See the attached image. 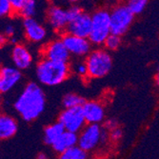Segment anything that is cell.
<instances>
[{
	"mask_svg": "<svg viewBox=\"0 0 159 159\" xmlns=\"http://www.w3.org/2000/svg\"><path fill=\"white\" fill-rule=\"evenodd\" d=\"M91 32L88 37L92 45H103L105 39L111 34L110 11L106 9H98L91 14Z\"/></svg>",
	"mask_w": 159,
	"mask_h": 159,
	"instance_id": "277c9868",
	"label": "cell"
},
{
	"mask_svg": "<svg viewBox=\"0 0 159 159\" xmlns=\"http://www.w3.org/2000/svg\"><path fill=\"white\" fill-rule=\"evenodd\" d=\"M37 11V4L34 0H24V5L17 16H21L23 19L34 18Z\"/></svg>",
	"mask_w": 159,
	"mask_h": 159,
	"instance_id": "ffe728a7",
	"label": "cell"
},
{
	"mask_svg": "<svg viewBox=\"0 0 159 159\" xmlns=\"http://www.w3.org/2000/svg\"><path fill=\"white\" fill-rule=\"evenodd\" d=\"M83 11H84L83 9L81 7H79L78 5H71V6H70L66 10L68 23L70 22V21H73V20H75V18H77Z\"/></svg>",
	"mask_w": 159,
	"mask_h": 159,
	"instance_id": "cb8c5ba5",
	"label": "cell"
},
{
	"mask_svg": "<svg viewBox=\"0 0 159 159\" xmlns=\"http://www.w3.org/2000/svg\"><path fill=\"white\" fill-rule=\"evenodd\" d=\"M103 45L106 48V51H115V50H117L121 45V37L111 34L105 39Z\"/></svg>",
	"mask_w": 159,
	"mask_h": 159,
	"instance_id": "603a6c76",
	"label": "cell"
},
{
	"mask_svg": "<svg viewBox=\"0 0 159 159\" xmlns=\"http://www.w3.org/2000/svg\"><path fill=\"white\" fill-rule=\"evenodd\" d=\"M85 64L89 77L102 78L111 71L112 58L108 51L104 49H96L87 55Z\"/></svg>",
	"mask_w": 159,
	"mask_h": 159,
	"instance_id": "3957f363",
	"label": "cell"
},
{
	"mask_svg": "<svg viewBox=\"0 0 159 159\" xmlns=\"http://www.w3.org/2000/svg\"><path fill=\"white\" fill-rule=\"evenodd\" d=\"M18 123L12 116L5 113L0 114V140H7L16 135Z\"/></svg>",
	"mask_w": 159,
	"mask_h": 159,
	"instance_id": "2e32d148",
	"label": "cell"
},
{
	"mask_svg": "<svg viewBox=\"0 0 159 159\" xmlns=\"http://www.w3.org/2000/svg\"><path fill=\"white\" fill-rule=\"evenodd\" d=\"M85 101L86 100L81 95L74 93H69L63 96L62 104L65 109H71V108L81 107L85 103Z\"/></svg>",
	"mask_w": 159,
	"mask_h": 159,
	"instance_id": "d6986e66",
	"label": "cell"
},
{
	"mask_svg": "<svg viewBox=\"0 0 159 159\" xmlns=\"http://www.w3.org/2000/svg\"><path fill=\"white\" fill-rule=\"evenodd\" d=\"M77 139H78V134L70 133V132H64L57 139L52 145V148L53 149L54 152L57 153H62L71 148L77 146Z\"/></svg>",
	"mask_w": 159,
	"mask_h": 159,
	"instance_id": "e0dca14e",
	"label": "cell"
},
{
	"mask_svg": "<svg viewBox=\"0 0 159 159\" xmlns=\"http://www.w3.org/2000/svg\"><path fill=\"white\" fill-rule=\"evenodd\" d=\"M47 19L49 25L53 31L60 34H65L68 25V19L65 9L56 5L50 6L47 11Z\"/></svg>",
	"mask_w": 159,
	"mask_h": 159,
	"instance_id": "4fadbf2b",
	"label": "cell"
},
{
	"mask_svg": "<svg viewBox=\"0 0 159 159\" xmlns=\"http://www.w3.org/2000/svg\"><path fill=\"white\" fill-rule=\"evenodd\" d=\"M64 132L65 129L63 126L58 121L47 126L44 129V135H43L44 143L46 145L52 146Z\"/></svg>",
	"mask_w": 159,
	"mask_h": 159,
	"instance_id": "ac0fdd59",
	"label": "cell"
},
{
	"mask_svg": "<svg viewBox=\"0 0 159 159\" xmlns=\"http://www.w3.org/2000/svg\"><path fill=\"white\" fill-rule=\"evenodd\" d=\"M23 29L26 38L34 43L42 42L47 36L46 28L35 18L23 19Z\"/></svg>",
	"mask_w": 159,
	"mask_h": 159,
	"instance_id": "9a60e30c",
	"label": "cell"
},
{
	"mask_svg": "<svg viewBox=\"0 0 159 159\" xmlns=\"http://www.w3.org/2000/svg\"><path fill=\"white\" fill-rule=\"evenodd\" d=\"M123 136V131L119 128H114L112 129L111 131H110V134H109V137L111 138V140L114 141V142H117L119 141Z\"/></svg>",
	"mask_w": 159,
	"mask_h": 159,
	"instance_id": "484cf974",
	"label": "cell"
},
{
	"mask_svg": "<svg viewBox=\"0 0 159 159\" xmlns=\"http://www.w3.org/2000/svg\"><path fill=\"white\" fill-rule=\"evenodd\" d=\"M35 74L38 82L42 85L54 87L69 78L70 68L69 63L53 62L42 58L36 66Z\"/></svg>",
	"mask_w": 159,
	"mask_h": 159,
	"instance_id": "7a4b0ae2",
	"label": "cell"
},
{
	"mask_svg": "<svg viewBox=\"0 0 159 159\" xmlns=\"http://www.w3.org/2000/svg\"><path fill=\"white\" fill-rule=\"evenodd\" d=\"M42 56L43 59L62 63H69L70 58V54L61 39H55L46 44L42 50Z\"/></svg>",
	"mask_w": 159,
	"mask_h": 159,
	"instance_id": "ba28073f",
	"label": "cell"
},
{
	"mask_svg": "<svg viewBox=\"0 0 159 159\" xmlns=\"http://www.w3.org/2000/svg\"><path fill=\"white\" fill-rule=\"evenodd\" d=\"M8 39L14 37L16 35V27H14L12 24H7L4 28V34H3Z\"/></svg>",
	"mask_w": 159,
	"mask_h": 159,
	"instance_id": "f1b7e54d",
	"label": "cell"
},
{
	"mask_svg": "<svg viewBox=\"0 0 159 159\" xmlns=\"http://www.w3.org/2000/svg\"><path fill=\"white\" fill-rule=\"evenodd\" d=\"M11 13L10 0H0V18L8 17Z\"/></svg>",
	"mask_w": 159,
	"mask_h": 159,
	"instance_id": "d4e9b609",
	"label": "cell"
},
{
	"mask_svg": "<svg viewBox=\"0 0 159 159\" xmlns=\"http://www.w3.org/2000/svg\"><path fill=\"white\" fill-rule=\"evenodd\" d=\"M13 107L23 120L32 122L37 119L45 110V93L35 82L28 83L14 101Z\"/></svg>",
	"mask_w": 159,
	"mask_h": 159,
	"instance_id": "6da1fadb",
	"label": "cell"
},
{
	"mask_svg": "<svg viewBox=\"0 0 159 159\" xmlns=\"http://www.w3.org/2000/svg\"><path fill=\"white\" fill-rule=\"evenodd\" d=\"M21 71L14 67L3 66L0 68V94L11 91L21 80Z\"/></svg>",
	"mask_w": 159,
	"mask_h": 159,
	"instance_id": "8fae6325",
	"label": "cell"
},
{
	"mask_svg": "<svg viewBox=\"0 0 159 159\" xmlns=\"http://www.w3.org/2000/svg\"><path fill=\"white\" fill-rule=\"evenodd\" d=\"M10 4L11 8V12L18 14L24 5V0H10Z\"/></svg>",
	"mask_w": 159,
	"mask_h": 159,
	"instance_id": "83f0119b",
	"label": "cell"
},
{
	"mask_svg": "<svg viewBox=\"0 0 159 159\" xmlns=\"http://www.w3.org/2000/svg\"><path fill=\"white\" fill-rule=\"evenodd\" d=\"M147 5H148L147 0H129L126 4L127 8L134 16L143 12L144 10L146 9Z\"/></svg>",
	"mask_w": 159,
	"mask_h": 159,
	"instance_id": "7402d4cb",
	"label": "cell"
},
{
	"mask_svg": "<svg viewBox=\"0 0 159 159\" xmlns=\"http://www.w3.org/2000/svg\"><path fill=\"white\" fill-rule=\"evenodd\" d=\"M58 122L63 126L66 132L77 134L86 126L82 108L76 107L65 109L58 116Z\"/></svg>",
	"mask_w": 159,
	"mask_h": 159,
	"instance_id": "52a82bcc",
	"label": "cell"
},
{
	"mask_svg": "<svg viewBox=\"0 0 159 159\" xmlns=\"http://www.w3.org/2000/svg\"><path fill=\"white\" fill-rule=\"evenodd\" d=\"M91 14L83 11L77 18L68 23L65 34L80 38H88L91 32Z\"/></svg>",
	"mask_w": 159,
	"mask_h": 159,
	"instance_id": "30bf717a",
	"label": "cell"
},
{
	"mask_svg": "<svg viewBox=\"0 0 159 159\" xmlns=\"http://www.w3.org/2000/svg\"><path fill=\"white\" fill-rule=\"evenodd\" d=\"M134 20V16L129 11L126 4L115 6L110 11L111 34L122 36L125 34Z\"/></svg>",
	"mask_w": 159,
	"mask_h": 159,
	"instance_id": "8992f818",
	"label": "cell"
},
{
	"mask_svg": "<svg viewBox=\"0 0 159 159\" xmlns=\"http://www.w3.org/2000/svg\"><path fill=\"white\" fill-rule=\"evenodd\" d=\"M79 133L77 147L86 152L94 150L100 142H104L109 138L106 129L96 124H87Z\"/></svg>",
	"mask_w": 159,
	"mask_h": 159,
	"instance_id": "5b68a950",
	"label": "cell"
},
{
	"mask_svg": "<svg viewBox=\"0 0 159 159\" xmlns=\"http://www.w3.org/2000/svg\"><path fill=\"white\" fill-rule=\"evenodd\" d=\"M36 159H50V158H49V156H48L46 153H44V152H40V153L37 155Z\"/></svg>",
	"mask_w": 159,
	"mask_h": 159,
	"instance_id": "1f68e13d",
	"label": "cell"
},
{
	"mask_svg": "<svg viewBox=\"0 0 159 159\" xmlns=\"http://www.w3.org/2000/svg\"><path fill=\"white\" fill-rule=\"evenodd\" d=\"M7 42H8V38L3 34L0 33V48H1L2 46H4Z\"/></svg>",
	"mask_w": 159,
	"mask_h": 159,
	"instance_id": "4dcf8cb0",
	"label": "cell"
},
{
	"mask_svg": "<svg viewBox=\"0 0 159 159\" xmlns=\"http://www.w3.org/2000/svg\"><path fill=\"white\" fill-rule=\"evenodd\" d=\"M75 70L78 75H80L82 77H88V70H87V67H86L85 62L77 63L75 67Z\"/></svg>",
	"mask_w": 159,
	"mask_h": 159,
	"instance_id": "4316f807",
	"label": "cell"
},
{
	"mask_svg": "<svg viewBox=\"0 0 159 159\" xmlns=\"http://www.w3.org/2000/svg\"><path fill=\"white\" fill-rule=\"evenodd\" d=\"M1 98L2 97H1V94H0V103H1Z\"/></svg>",
	"mask_w": 159,
	"mask_h": 159,
	"instance_id": "d6a6232c",
	"label": "cell"
},
{
	"mask_svg": "<svg viewBox=\"0 0 159 159\" xmlns=\"http://www.w3.org/2000/svg\"><path fill=\"white\" fill-rule=\"evenodd\" d=\"M58 159H88V152L76 146L60 153Z\"/></svg>",
	"mask_w": 159,
	"mask_h": 159,
	"instance_id": "44dd1931",
	"label": "cell"
},
{
	"mask_svg": "<svg viewBox=\"0 0 159 159\" xmlns=\"http://www.w3.org/2000/svg\"><path fill=\"white\" fill-rule=\"evenodd\" d=\"M64 46L70 55L86 56L92 52V44L88 38H80L64 34L61 38Z\"/></svg>",
	"mask_w": 159,
	"mask_h": 159,
	"instance_id": "9c48e42d",
	"label": "cell"
},
{
	"mask_svg": "<svg viewBox=\"0 0 159 159\" xmlns=\"http://www.w3.org/2000/svg\"><path fill=\"white\" fill-rule=\"evenodd\" d=\"M118 125H117V121L115 119H110V120H107L104 124V129H106V131H111L112 129L114 128H117Z\"/></svg>",
	"mask_w": 159,
	"mask_h": 159,
	"instance_id": "f546056e",
	"label": "cell"
},
{
	"mask_svg": "<svg viewBox=\"0 0 159 159\" xmlns=\"http://www.w3.org/2000/svg\"><path fill=\"white\" fill-rule=\"evenodd\" d=\"M83 115L86 124H96L99 125L104 121L105 118V109L100 102L93 100L85 101L81 106Z\"/></svg>",
	"mask_w": 159,
	"mask_h": 159,
	"instance_id": "7c38bea8",
	"label": "cell"
},
{
	"mask_svg": "<svg viewBox=\"0 0 159 159\" xmlns=\"http://www.w3.org/2000/svg\"><path fill=\"white\" fill-rule=\"evenodd\" d=\"M11 55L13 67L20 71L30 68L34 61L33 55L29 49L19 43L13 46Z\"/></svg>",
	"mask_w": 159,
	"mask_h": 159,
	"instance_id": "5bb4252c",
	"label": "cell"
}]
</instances>
